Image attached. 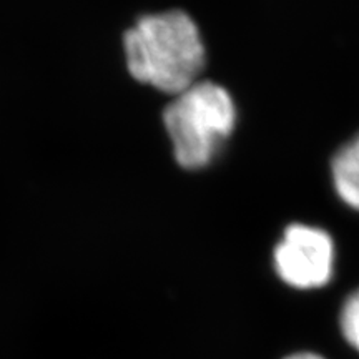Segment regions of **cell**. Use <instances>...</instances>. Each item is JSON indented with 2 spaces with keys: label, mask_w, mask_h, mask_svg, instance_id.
Listing matches in <instances>:
<instances>
[{
  "label": "cell",
  "mask_w": 359,
  "mask_h": 359,
  "mask_svg": "<svg viewBox=\"0 0 359 359\" xmlns=\"http://www.w3.org/2000/svg\"><path fill=\"white\" fill-rule=\"evenodd\" d=\"M336 246L325 228L288 224L273 250V268L280 280L299 291L321 290L334 276Z\"/></svg>",
  "instance_id": "cell-3"
},
{
  "label": "cell",
  "mask_w": 359,
  "mask_h": 359,
  "mask_svg": "<svg viewBox=\"0 0 359 359\" xmlns=\"http://www.w3.org/2000/svg\"><path fill=\"white\" fill-rule=\"evenodd\" d=\"M123 52L137 82L172 97L200 80L206 64L200 27L183 11L140 17L123 34Z\"/></svg>",
  "instance_id": "cell-1"
},
{
  "label": "cell",
  "mask_w": 359,
  "mask_h": 359,
  "mask_svg": "<svg viewBox=\"0 0 359 359\" xmlns=\"http://www.w3.org/2000/svg\"><path fill=\"white\" fill-rule=\"evenodd\" d=\"M236 122L238 109L231 93L213 80H196L173 95L163 110V127L175 160L191 172L213 163Z\"/></svg>",
  "instance_id": "cell-2"
},
{
  "label": "cell",
  "mask_w": 359,
  "mask_h": 359,
  "mask_svg": "<svg viewBox=\"0 0 359 359\" xmlns=\"http://www.w3.org/2000/svg\"><path fill=\"white\" fill-rule=\"evenodd\" d=\"M331 180L344 205L359 212V133L341 145L331 160Z\"/></svg>",
  "instance_id": "cell-4"
},
{
  "label": "cell",
  "mask_w": 359,
  "mask_h": 359,
  "mask_svg": "<svg viewBox=\"0 0 359 359\" xmlns=\"http://www.w3.org/2000/svg\"><path fill=\"white\" fill-rule=\"evenodd\" d=\"M339 331L349 346L359 353V288L349 293L339 309Z\"/></svg>",
  "instance_id": "cell-5"
},
{
  "label": "cell",
  "mask_w": 359,
  "mask_h": 359,
  "mask_svg": "<svg viewBox=\"0 0 359 359\" xmlns=\"http://www.w3.org/2000/svg\"><path fill=\"white\" fill-rule=\"evenodd\" d=\"M283 359H326V358L321 356L320 353H314V351H296V353L288 354V356Z\"/></svg>",
  "instance_id": "cell-6"
}]
</instances>
